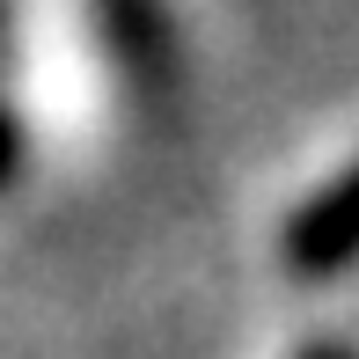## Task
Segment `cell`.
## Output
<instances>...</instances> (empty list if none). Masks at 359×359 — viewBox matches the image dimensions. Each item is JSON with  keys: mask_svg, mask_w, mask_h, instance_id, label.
Instances as JSON below:
<instances>
[{"mask_svg": "<svg viewBox=\"0 0 359 359\" xmlns=\"http://www.w3.org/2000/svg\"><path fill=\"white\" fill-rule=\"evenodd\" d=\"M279 264L301 286L337 279L345 264H359V161L337 169L330 184H316L279 227Z\"/></svg>", "mask_w": 359, "mask_h": 359, "instance_id": "6da1fadb", "label": "cell"}, {"mask_svg": "<svg viewBox=\"0 0 359 359\" xmlns=\"http://www.w3.org/2000/svg\"><path fill=\"white\" fill-rule=\"evenodd\" d=\"M95 15V37H103L110 67L133 81L140 95H161L176 74V44H169V15L161 0H88Z\"/></svg>", "mask_w": 359, "mask_h": 359, "instance_id": "7a4b0ae2", "label": "cell"}, {"mask_svg": "<svg viewBox=\"0 0 359 359\" xmlns=\"http://www.w3.org/2000/svg\"><path fill=\"white\" fill-rule=\"evenodd\" d=\"M22 176V125H15V110L0 103V191Z\"/></svg>", "mask_w": 359, "mask_h": 359, "instance_id": "3957f363", "label": "cell"}, {"mask_svg": "<svg viewBox=\"0 0 359 359\" xmlns=\"http://www.w3.org/2000/svg\"><path fill=\"white\" fill-rule=\"evenodd\" d=\"M293 359H352V345H337V337H316V345H301Z\"/></svg>", "mask_w": 359, "mask_h": 359, "instance_id": "277c9868", "label": "cell"}, {"mask_svg": "<svg viewBox=\"0 0 359 359\" xmlns=\"http://www.w3.org/2000/svg\"><path fill=\"white\" fill-rule=\"evenodd\" d=\"M0 67H8V0H0Z\"/></svg>", "mask_w": 359, "mask_h": 359, "instance_id": "5b68a950", "label": "cell"}]
</instances>
